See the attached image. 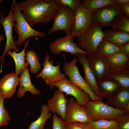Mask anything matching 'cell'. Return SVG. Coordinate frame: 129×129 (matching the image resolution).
I'll list each match as a JSON object with an SVG mask.
<instances>
[{"instance_id":"obj_26","label":"cell","mask_w":129,"mask_h":129,"mask_svg":"<svg viewBox=\"0 0 129 129\" xmlns=\"http://www.w3.org/2000/svg\"><path fill=\"white\" fill-rule=\"evenodd\" d=\"M90 129H119V123L115 120L92 121L86 124Z\"/></svg>"},{"instance_id":"obj_11","label":"cell","mask_w":129,"mask_h":129,"mask_svg":"<svg viewBox=\"0 0 129 129\" xmlns=\"http://www.w3.org/2000/svg\"><path fill=\"white\" fill-rule=\"evenodd\" d=\"M16 0H13L10 10L7 16L4 17V15L1 13L0 16V25L3 27L6 38V42L4 51L2 56V60L0 71H2V67L4 63L5 55L6 52L13 49L17 53L19 52V50L16 44V41H14L12 35V28L15 23L13 19V6L16 2Z\"/></svg>"},{"instance_id":"obj_17","label":"cell","mask_w":129,"mask_h":129,"mask_svg":"<svg viewBox=\"0 0 129 129\" xmlns=\"http://www.w3.org/2000/svg\"><path fill=\"white\" fill-rule=\"evenodd\" d=\"M19 79L15 72L6 74L0 79V90L5 99L11 97L16 93Z\"/></svg>"},{"instance_id":"obj_22","label":"cell","mask_w":129,"mask_h":129,"mask_svg":"<svg viewBox=\"0 0 129 129\" xmlns=\"http://www.w3.org/2000/svg\"><path fill=\"white\" fill-rule=\"evenodd\" d=\"M108 78L118 82L123 88H129V67L110 70Z\"/></svg>"},{"instance_id":"obj_2","label":"cell","mask_w":129,"mask_h":129,"mask_svg":"<svg viewBox=\"0 0 129 129\" xmlns=\"http://www.w3.org/2000/svg\"><path fill=\"white\" fill-rule=\"evenodd\" d=\"M92 121L100 120H118L129 113L125 110L114 108L103 101L91 100L84 106Z\"/></svg>"},{"instance_id":"obj_14","label":"cell","mask_w":129,"mask_h":129,"mask_svg":"<svg viewBox=\"0 0 129 129\" xmlns=\"http://www.w3.org/2000/svg\"><path fill=\"white\" fill-rule=\"evenodd\" d=\"M87 60L89 67L96 77L97 82L107 78L110 68L106 58L96 51L93 54L88 56Z\"/></svg>"},{"instance_id":"obj_31","label":"cell","mask_w":129,"mask_h":129,"mask_svg":"<svg viewBox=\"0 0 129 129\" xmlns=\"http://www.w3.org/2000/svg\"><path fill=\"white\" fill-rule=\"evenodd\" d=\"M4 100L0 90V127L7 126L11 120L9 113L4 106Z\"/></svg>"},{"instance_id":"obj_38","label":"cell","mask_w":129,"mask_h":129,"mask_svg":"<svg viewBox=\"0 0 129 129\" xmlns=\"http://www.w3.org/2000/svg\"><path fill=\"white\" fill-rule=\"evenodd\" d=\"M116 3L119 5L129 3V0H115Z\"/></svg>"},{"instance_id":"obj_9","label":"cell","mask_w":129,"mask_h":129,"mask_svg":"<svg viewBox=\"0 0 129 129\" xmlns=\"http://www.w3.org/2000/svg\"><path fill=\"white\" fill-rule=\"evenodd\" d=\"M92 121L84 107L78 104L73 97L70 98L66 107L65 124L79 123L86 124Z\"/></svg>"},{"instance_id":"obj_24","label":"cell","mask_w":129,"mask_h":129,"mask_svg":"<svg viewBox=\"0 0 129 129\" xmlns=\"http://www.w3.org/2000/svg\"><path fill=\"white\" fill-rule=\"evenodd\" d=\"M97 86L99 90L106 96V97L123 88L118 82L108 78L102 81L97 82Z\"/></svg>"},{"instance_id":"obj_40","label":"cell","mask_w":129,"mask_h":129,"mask_svg":"<svg viewBox=\"0 0 129 129\" xmlns=\"http://www.w3.org/2000/svg\"><path fill=\"white\" fill-rule=\"evenodd\" d=\"M65 129H72L70 127L67 125H66Z\"/></svg>"},{"instance_id":"obj_1","label":"cell","mask_w":129,"mask_h":129,"mask_svg":"<svg viewBox=\"0 0 129 129\" xmlns=\"http://www.w3.org/2000/svg\"><path fill=\"white\" fill-rule=\"evenodd\" d=\"M18 4L25 19L32 28L36 24L50 22L60 6L55 0H27Z\"/></svg>"},{"instance_id":"obj_33","label":"cell","mask_w":129,"mask_h":129,"mask_svg":"<svg viewBox=\"0 0 129 129\" xmlns=\"http://www.w3.org/2000/svg\"><path fill=\"white\" fill-rule=\"evenodd\" d=\"M53 129H65L66 125L64 121L61 118H59L55 113H54L52 117Z\"/></svg>"},{"instance_id":"obj_7","label":"cell","mask_w":129,"mask_h":129,"mask_svg":"<svg viewBox=\"0 0 129 129\" xmlns=\"http://www.w3.org/2000/svg\"><path fill=\"white\" fill-rule=\"evenodd\" d=\"M124 14L120 5L115 4L108 5L91 12L93 24L101 28L110 26L114 18Z\"/></svg>"},{"instance_id":"obj_36","label":"cell","mask_w":129,"mask_h":129,"mask_svg":"<svg viewBox=\"0 0 129 129\" xmlns=\"http://www.w3.org/2000/svg\"><path fill=\"white\" fill-rule=\"evenodd\" d=\"M120 51L129 57V42L119 47Z\"/></svg>"},{"instance_id":"obj_32","label":"cell","mask_w":129,"mask_h":129,"mask_svg":"<svg viewBox=\"0 0 129 129\" xmlns=\"http://www.w3.org/2000/svg\"><path fill=\"white\" fill-rule=\"evenodd\" d=\"M60 5H63L68 7L74 11L81 3L80 0H55Z\"/></svg>"},{"instance_id":"obj_28","label":"cell","mask_w":129,"mask_h":129,"mask_svg":"<svg viewBox=\"0 0 129 129\" xmlns=\"http://www.w3.org/2000/svg\"><path fill=\"white\" fill-rule=\"evenodd\" d=\"M81 3L91 11L104 7L116 4L115 0H84Z\"/></svg>"},{"instance_id":"obj_13","label":"cell","mask_w":129,"mask_h":129,"mask_svg":"<svg viewBox=\"0 0 129 129\" xmlns=\"http://www.w3.org/2000/svg\"><path fill=\"white\" fill-rule=\"evenodd\" d=\"M50 57L46 52L43 64V68L36 77L37 78L42 77L44 82L50 86L65 76L60 70V62H58L56 66H54V60H49Z\"/></svg>"},{"instance_id":"obj_43","label":"cell","mask_w":129,"mask_h":129,"mask_svg":"<svg viewBox=\"0 0 129 129\" xmlns=\"http://www.w3.org/2000/svg\"><path fill=\"white\" fill-rule=\"evenodd\" d=\"M1 1V0H0V2Z\"/></svg>"},{"instance_id":"obj_23","label":"cell","mask_w":129,"mask_h":129,"mask_svg":"<svg viewBox=\"0 0 129 129\" xmlns=\"http://www.w3.org/2000/svg\"><path fill=\"white\" fill-rule=\"evenodd\" d=\"M110 70L129 67V57L120 51L106 58Z\"/></svg>"},{"instance_id":"obj_12","label":"cell","mask_w":129,"mask_h":129,"mask_svg":"<svg viewBox=\"0 0 129 129\" xmlns=\"http://www.w3.org/2000/svg\"><path fill=\"white\" fill-rule=\"evenodd\" d=\"M75 38L70 34L58 38L49 44L50 51L56 55H59L61 52L64 51L69 53L72 55L78 54L87 55V52L80 48L74 42Z\"/></svg>"},{"instance_id":"obj_35","label":"cell","mask_w":129,"mask_h":129,"mask_svg":"<svg viewBox=\"0 0 129 129\" xmlns=\"http://www.w3.org/2000/svg\"><path fill=\"white\" fill-rule=\"evenodd\" d=\"M66 125L72 129H90L86 124L79 123H74Z\"/></svg>"},{"instance_id":"obj_8","label":"cell","mask_w":129,"mask_h":129,"mask_svg":"<svg viewBox=\"0 0 129 129\" xmlns=\"http://www.w3.org/2000/svg\"><path fill=\"white\" fill-rule=\"evenodd\" d=\"M75 20L73 29L70 33L74 38L87 32L93 24L91 12L81 4L74 11Z\"/></svg>"},{"instance_id":"obj_19","label":"cell","mask_w":129,"mask_h":129,"mask_svg":"<svg viewBox=\"0 0 129 129\" xmlns=\"http://www.w3.org/2000/svg\"><path fill=\"white\" fill-rule=\"evenodd\" d=\"M29 69L28 67H27L21 74L19 78V86L17 92V96L19 98L23 97L26 92L27 91H30L33 95L41 94L40 91L35 87L31 82Z\"/></svg>"},{"instance_id":"obj_30","label":"cell","mask_w":129,"mask_h":129,"mask_svg":"<svg viewBox=\"0 0 129 129\" xmlns=\"http://www.w3.org/2000/svg\"><path fill=\"white\" fill-rule=\"evenodd\" d=\"M112 29L129 32V18L125 15L116 16L111 24Z\"/></svg>"},{"instance_id":"obj_6","label":"cell","mask_w":129,"mask_h":129,"mask_svg":"<svg viewBox=\"0 0 129 129\" xmlns=\"http://www.w3.org/2000/svg\"><path fill=\"white\" fill-rule=\"evenodd\" d=\"M101 29L93 24L87 32L77 37L78 46L84 49L88 56L95 52L98 45L103 40L104 34Z\"/></svg>"},{"instance_id":"obj_37","label":"cell","mask_w":129,"mask_h":129,"mask_svg":"<svg viewBox=\"0 0 129 129\" xmlns=\"http://www.w3.org/2000/svg\"><path fill=\"white\" fill-rule=\"evenodd\" d=\"M120 6L124 15L129 18V3Z\"/></svg>"},{"instance_id":"obj_42","label":"cell","mask_w":129,"mask_h":129,"mask_svg":"<svg viewBox=\"0 0 129 129\" xmlns=\"http://www.w3.org/2000/svg\"><path fill=\"white\" fill-rule=\"evenodd\" d=\"M46 129H50L49 128H46Z\"/></svg>"},{"instance_id":"obj_27","label":"cell","mask_w":129,"mask_h":129,"mask_svg":"<svg viewBox=\"0 0 129 129\" xmlns=\"http://www.w3.org/2000/svg\"><path fill=\"white\" fill-rule=\"evenodd\" d=\"M96 51L107 58L120 51V49L119 47L103 39L98 45Z\"/></svg>"},{"instance_id":"obj_41","label":"cell","mask_w":129,"mask_h":129,"mask_svg":"<svg viewBox=\"0 0 129 129\" xmlns=\"http://www.w3.org/2000/svg\"><path fill=\"white\" fill-rule=\"evenodd\" d=\"M2 56H1L0 55V64L1 63V61H2Z\"/></svg>"},{"instance_id":"obj_20","label":"cell","mask_w":129,"mask_h":129,"mask_svg":"<svg viewBox=\"0 0 129 129\" xmlns=\"http://www.w3.org/2000/svg\"><path fill=\"white\" fill-rule=\"evenodd\" d=\"M104 35L103 39L120 47L129 42V32L108 29L103 31Z\"/></svg>"},{"instance_id":"obj_34","label":"cell","mask_w":129,"mask_h":129,"mask_svg":"<svg viewBox=\"0 0 129 129\" xmlns=\"http://www.w3.org/2000/svg\"><path fill=\"white\" fill-rule=\"evenodd\" d=\"M118 121L119 123V129H129V113Z\"/></svg>"},{"instance_id":"obj_16","label":"cell","mask_w":129,"mask_h":129,"mask_svg":"<svg viewBox=\"0 0 129 129\" xmlns=\"http://www.w3.org/2000/svg\"><path fill=\"white\" fill-rule=\"evenodd\" d=\"M68 102L64 92L58 89L54 91L53 97L48 100L46 105L50 111L57 113L65 121L66 107Z\"/></svg>"},{"instance_id":"obj_25","label":"cell","mask_w":129,"mask_h":129,"mask_svg":"<svg viewBox=\"0 0 129 129\" xmlns=\"http://www.w3.org/2000/svg\"><path fill=\"white\" fill-rule=\"evenodd\" d=\"M41 113L38 118L31 122L27 129H44L46 121L52 115L48 110L46 104H42L41 107Z\"/></svg>"},{"instance_id":"obj_21","label":"cell","mask_w":129,"mask_h":129,"mask_svg":"<svg viewBox=\"0 0 129 129\" xmlns=\"http://www.w3.org/2000/svg\"><path fill=\"white\" fill-rule=\"evenodd\" d=\"M29 42L30 40L28 39L24 42V47L20 53H18L14 51L12 52L11 50H9L6 53L14 59L15 63V70L14 72L18 76L20 74L22 73L25 68L29 65L27 63L25 62V51Z\"/></svg>"},{"instance_id":"obj_15","label":"cell","mask_w":129,"mask_h":129,"mask_svg":"<svg viewBox=\"0 0 129 129\" xmlns=\"http://www.w3.org/2000/svg\"><path fill=\"white\" fill-rule=\"evenodd\" d=\"M78 61L81 64L84 72L83 78L94 94L97 97L103 99L106 97L99 90L97 86L96 78L90 69L86 55L82 54H78L75 55Z\"/></svg>"},{"instance_id":"obj_5","label":"cell","mask_w":129,"mask_h":129,"mask_svg":"<svg viewBox=\"0 0 129 129\" xmlns=\"http://www.w3.org/2000/svg\"><path fill=\"white\" fill-rule=\"evenodd\" d=\"M77 61V58H75L69 62L66 60L64 61L62 69L65 75L68 77L73 85L80 88L87 93L90 97L91 100L103 101V99L94 94L82 76L76 65Z\"/></svg>"},{"instance_id":"obj_39","label":"cell","mask_w":129,"mask_h":129,"mask_svg":"<svg viewBox=\"0 0 129 129\" xmlns=\"http://www.w3.org/2000/svg\"><path fill=\"white\" fill-rule=\"evenodd\" d=\"M4 38V36L3 35H0V43L3 40Z\"/></svg>"},{"instance_id":"obj_29","label":"cell","mask_w":129,"mask_h":129,"mask_svg":"<svg viewBox=\"0 0 129 129\" xmlns=\"http://www.w3.org/2000/svg\"><path fill=\"white\" fill-rule=\"evenodd\" d=\"M26 60L30 65L29 70L33 74H37L41 69V64L36 53L33 50H30L25 53Z\"/></svg>"},{"instance_id":"obj_4","label":"cell","mask_w":129,"mask_h":129,"mask_svg":"<svg viewBox=\"0 0 129 129\" xmlns=\"http://www.w3.org/2000/svg\"><path fill=\"white\" fill-rule=\"evenodd\" d=\"M52 19L53 25L48 32L49 34L59 30L64 31L66 35L70 34L74 27V11L68 7L60 5Z\"/></svg>"},{"instance_id":"obj_3","label":"cell","mask_w":129,"mask_h":129,"mask_svg":"<svg viewBox=\"0 0 129 129\" xmlns=\"http://www.w3.org/2000/svg\"><path fill=\"white\" fill-rule=\"evenodd\" d=\"M13 16L14 21L16 22L14 26V29L18 36L16 41L17 47H21L25 41L29 38L45 37L46 34L44 31L36 30L28 24L20 10L17 2H16L13 5Z\"/></svg>"},{"instance_id":"obj_18","label":"cell","mask_w":129,"mask_h":129,"mask_svg":"<svg viewBox=\"0 0 129 129\" xmlns=\"http://www.w3.org/2000/svg\"><path fill=\"white\" fill-rule=\"evenodd\" d=\"M106 98L108 100L105 104L129 112V88H121Z\"/></svg>"},{"instance_id":"obj_10","label":"cell","mask_w":129,"mask_h":129,"mask_svg":"<svg viewBox=\"0 0 129 129\" xmlns=\"http://www.w3.org/2000/svg\"><path fill=\"white\" fill-rule=\"evenodd\" d=\"M50 88L57 87L58 89L66 93V96H73L76 102L84 107L91 101L89 96L81 89L73 85L66 76L60 80L50 86Z\"/></svg>"}]
</instances>
